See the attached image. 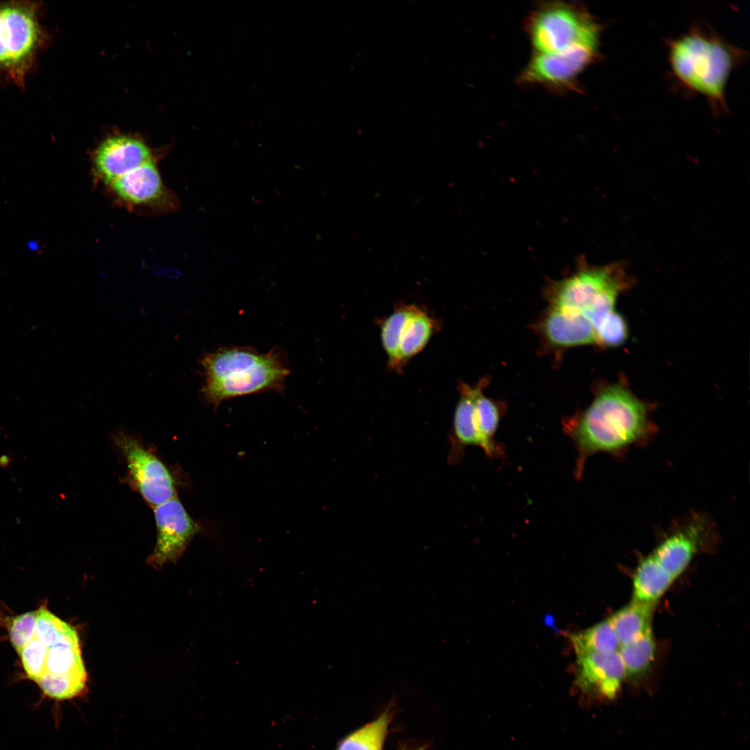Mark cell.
<instances>
[{
  "label": "cell",
  "mask_w": 750,
  "mask_h": 750,
  "mask_svg": "<svg viewBox=\"0 0 750 750\" xmlns=\"http://www.w3.org/2000/svg\"><path fill=\"white\" fill-rule=\"evenodd\" d=\"M649 411L628 388L615 383L601 389L584 411L563 421V431L577 451L575 478H581L593 454L622 458L631 448L648 444L656 433Z\"/></svg>",
  "instance_id": "1"
},
{
  "label": "cell",
  "mask_w": 750,
  "mask_h": 750,
  "mask_svg": "<svg viewBox=\"0 0 750 750\" xmlns=\"http://www.w3.org/2000/svg\"><path fill=\"white\" fill-rule=\"evenodd\" d=\"M667 59L672 76L685 90L702 96L716 114L728 111L726 90L734 70L748 56L712 28L694 24L676 38L667 41Z\"/></svg>",
  "instance_id": "2"
},
{
  "label": "cell",
  "mask_w": 750,
  "mask_h": 750,
  "mask_svg": "<svg viewBox=\"0 0 750 750\" xmlns=\"http://www.w3.org/2000/svg\"><path fill=\"white\" fill-rule=\"evenodd\" d=\"M204 382L201 399L215 409L226 400L274 390L283 392L290 370L282 352L260 353L249 347H223L199 360Z\"/></svg>",
  "instance_id": "3"
},
{
  "label": "cell",
  "mask_w": 750,
  "mask_h": 750,
  "mask_svg": "<svg viewBox=\"0 0 750 750\" xmlns=\"http://www.w3.org/2000/svg\"><path fill=\"white\" fill-rule=\"evenodd\" d=\"M628 284L621 262L595 266L582 261L569 276L551 284L550 308L585 318L592 325L597 338L598 332L617 314L615 310L617 299Z\"/></svg>",
  "instance_id": "4"
},
{
  "label": "cell",
  "mask_w": 750,
  "mask_h": 750,
  "mask_svg": "<svg viewBox=\"0 0 750 750\" xmlns=\"http://www.w3.org/2000/svg\"><path fill=\"white\" fill-rule=\"evenodd\" d=\"M524 24L533 53H560L580 47L601 49L604 26L580 2L540 1Z\"/></svg>",
  "instance_id": "5"
},
{
  "label": "cell",
  "mask_w": 750,
  "mask_h": 750,
  "mask_svg": "<svg viewBox=\"0 0 750 750\" xmlns=\"http://www.w3.org/2000/svg\"><path fill=\"white\" fill-rule=\"evenodd\" d=\"M43 11L40 1H0V78L20 89L49 42Z\"/></svg>",
  "instance_id": "6"
},
{
  "label": "cell",
  "mask_w": 750,
  "mask_h": 750,
  "mask_svg": "<svg viewBox=\"0 0 750 750\" xmlns=\"http://www.w3.org/2000/svg\"><path fill=\"white\" fill-rule=\"evenodd\" d=\"M600 51L580 47L560 53H532L519 74L517 83L524 87H540L556 94L580 92L581 76L600 60Z\"/></svg>",
  "instance_id": "7"
},
{
  "label": "cell",
  "mask_w": 750,
  "mask_h": 750,
  "mask_svg": "<svg viewBox=\"0 0 750 750\" xmlns=\"http://www.w3.org/2000/svg\"><path fill=\"white\" fill-rule=\"evenodd\" d=\"M381 339L388 367L397 372L428 344L439 322L415 305L398 306L381 324Z\"/></svg>",
  "instance_id": "8"
},
{
  "label": "cell",
  "mask_w": 750,
  "mask_h": 750,
  "mask_svg": "<svg viewBox=\"0 0 750 750\" xmlns=\"http://www.w3.org/2000/svg\"><path fill=\"white\" fill-rule=\"evenodd\" d=\"M127 467L125 479L152 508L176 496L174 478L165 463L138 439L117 432L112 436Z\"/></svg>",
  "instance_id": "9"
},
{
  "label": "cell",
  "mask_w": 750,
  "mask_h": 750,
  "mask_svg": "<svg viewBox=\"0 0 750 750\" xmlns=\"http://www.w3.org/2000/svg\"><path fill=\"white\" fill-rule=\"evenodd\" d=\"M86 682L87 672L74 629L56 644L48 647L45 671L35 683L47 696L65 700L81 694Z\"/></svg>",
  "instance_id": "10"
},
{
  "label": "cell",
  "mask_w": 750,
  "mask_h": 750,
  "mask_svg": "<svg viewBox=\"0 0 750 750\" xmlns=\"http://www.w3.org/2000/svg\"><path fill=\"white\" fill-rule=\"evenodd\" d=\"M153 508L157 536L148 561L153 566L160 567L176 561L202 528L176 496Z\"/></svg>",
  "instance_id": "11"
},
{
  "label": "cell",
  "mask_w": 750,
  "mask_h": 750,
  "mask_svg": "<svg viewBox=\"0 0 750 750\" xmlns=\"http://www.w3.org/2000/svg\"><path fill=\"white\" fill-rule=\"evenodd\" d=\"M115 199L131 209L169 211L176 200L162 182L153 160L107 185Z\"/></svg>",
  "instance_id": "12"
},
{
  "label": "cell",
  "mask_w": 750,
  "mask_h": 750,
  "mask_svg": "<svg viewBox=\"0 0 750 750\" xmlns=\"http://www.w3.org/2000/svg\"><path fill=\"white\" fill-rule=\"evenodd\" d=\"M150 148L141 140L117 135L102 141L92 156L96 178L108 185L143 164L152 160Z\"/></svg>",
  "instance_id": "13"
},
{
  "label": "cell",
  "mask_w": 750,
  "mask_h": 750,
  "mask_svg": "<svg viewBox=\"0 0 750 750\" xmlns=\"http://www.w3.org/2000/svg\"><path fill=\"white\" fill-rule=\"evenodd\" d=\"M576 656L578 688L597 697H615L626 677L619 652L587 653Z\"/></svg>",
  "instance_id": "14"
},
{
  "label": "cell",
  "mask_w": 750,
  "mask_h": 750,
  "mask_svg": "<svg viewBox=\"0 0 750 750\" xmlns=\"http://www.w3.org/2000/svg\"><path fill=\"white\" fill-rule=\"evenodd\" d=\"M484 381L475 386L465 383L460 384V398L456 404L452 430L449 435L451 448L447 460L451 465L459 463L465 455V449L469 446L483 449V442L474 418L476 396L485 385Z\"/></svg>",
  "instance_id": "15"
},
{
  "label": "cell",
  "mask_w": 750,
  "mask_h": 750,
  "mask_svg": "<svg viewBox=\"0 0 750 750\" xmlns=\"http://www.w3.org/2000/svg\"><path fill=\"white\" fill-rule=\"evenodd\" d=\"M541 329L547 341L556 347L597 344L594 329L588 320L550 307L541 324Z\"/></svg>",
  "instance_id": "16"
},
{
  "label": "cell",
  "mask_w": 750,
  "mask_h": 750,
  "mask_svg": "<svg viewBox=\"0 0 750 750\" xmlns=\"http://www.w3.org/2000/svg\"><path fill=\"white\" fill-rule=\"evenodd\" d=\"M674 578L649 554L640 563L633 582V601L654 605Z\"/></svg>",
  "instance_id": "17"
},
{
  "label": "cell",
  "mask_w": 750,
  "mask_h": 750,
  "mask_svg": "<svg viewBox=\"0 0 750 750\" xmlns=\"http://www.w3.org/2000/svg\"><path fill=\"white\" fill-rule=\"evenodd\" d=\"M653 605L632 601L616 612L609 619L620 646L628 644L651 631Z\"/></svg>",
  "instance_id": "18"
},
{
  "label": "cell",
  "mask_w": 750,
  "mask_h": 750,
  "mask_svg": "<svg viewBox=\"0 0 750 750\" xmlns=\"http://www.w3.org/2000/svg\"><path fill=\"white\" fill-rule=\"evenodd\" d=\"M483 388L475 399L474 418L483 442V451L489 458H500L503 455L501 446L494 440V435L501 417V409L494 401L485 397Z\"/></svg>",
  "instance_id": "19"
},
{
  "label": "cell",
  "mask_w": 750,
  "mask_h": 750,
  "mask_svg": "<svg viewBox=\"0 0 750 750\" xmlns=\"http://www.w3.org/2000/svg\"><path fill=\"white\" fill-rule=\"evenodd\" d=\"M618 652L625 668L626 677L633 681L644 676L655 658L656 644L651 630L638 639L620 646Z\"/></svg>",
  "instance_id": "20"
},
{
  "label": "cell",
  "mask_w": 750,
  "mask_h": 750,
  "mask_svg": "<svg viewBox=\"0 0 750 750\" xmlns=\"http://www.w3.org/2000/svg\"><path fill=\"white\" fill-rule=\"evenodd\" d=\"M576 655L618 651L620 644L609 621L601 622L570 637Z\"/></svg>",
  "instance_id": "21"
},
{
  "label": "cell",
  "mask_w": 750,
  "mask_h": 750,
  "mask_svg": "<svg viewBox=\"0 0 750 750\" xmlns=\"http://www.w3.org/2000/svg\"><path fill=\"white\" fill-rule=\"evenodd\" d=\"M391 715L385 711L372 722L346 738L338 750H382Z\"/></svg>",
  "instance_id": "22"
},
{
  "label": "cell",
  "mask_w": 750,
  "mask_h": 750,
  "mask_svg": "<svg viewBox=\"0 0 750 750\" xmlns=\"http://www.w3.org/2000/svg\"><path fill=\"white\" fill-rule=\"evenodd\" d=\"M74 628L51 612L45 606L38 610L35 638L47 647H51Z\"/></svg>",
  "instance_id": "23"
},
{
  "label": "cell",
  "mask_w": 750,
  "mask_h": 750,
  "mask_svg": "<svg viewBox=\"0 0 750 750\" xmlns=\"http://www.w3.org/2000/svg\"><path fill=\"white\" fill-rule=\"evenodd\" d=\"M47 651L48 647L34 637L18 653L26 674L35 682L45 671Z\"/></svg>",
  "instance_id": "24"
},
{
  "label": "cell",
  "mask_w": 750,
  "mask_h": 750,
  "mask_svg": "<svg viewBox=\"0 0 750 750\" xmlns=\"http://www.w3.org/2000/svg\"><path fill=\"white\" fill-rule=\"evenodd\" d=\"M38 610L26 612L13 617L8 626V635L12 647L19 653L35 636Z\"/></svg>",
  "instance_id": "25"
},
{
  "label": "cell",
  "mask_w": 750,
  "mask_h": 750,
  "mask_svg": "<svg viewBox=\"0 0 750 750\" xmlns=\"http://www.w3.org/2000/svg\"><path fill=\"white\" fill-rule=\"evenodd\" d=\"M11 458L7 455H3L0 457V467H6L11 462Z\"/></svg>",
  "instance_id": "26"
},
{
  "label": "cell",
  "mask_w": 750,
  "mask_h": 750,
  "mask_svg": "<svg viewBox=\"0 0 750 750\" xmlns=\"http://www.w3.org/2000/svg\"><path fill=\"white\" fill-rule=\"evenodd\" d=\"M397 750H423V749L422 748H412V749L404 748V749H397Z\"/></svg>",
  "instance_id": "27"
}]
</instances>
